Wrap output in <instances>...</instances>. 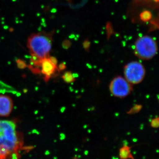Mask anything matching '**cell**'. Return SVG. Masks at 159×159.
Returning <instances> with one entry per match:
<instances>
[{
  "instance_id": "obj_1",
  "label": "cell",
  "mask_w": 159,
  "mask_h": 159,
  "mask_svg": "<svg viewBox=\"0 0 159 159\" xmlns=\"http://www.w3.org/2000/svg\"><path fill=\"white\" fill-rule=\"evenodd\" d=\"M22 145L15 123L0 120V159H17Z\"/></svg>"
},
{
  "instance_id": "obj_2",
  "label": "cell",
  "mask_w": 159,
  "mask_h": 159,
  "mask_svg": "<svg viewBox=\"0 0 159 159\" xmlns=\"http://www.w3.org/2000/svg\"><path fill=\"white\" fill-rule=\"evenodd\" d=\"M54 31H44L33 33L29 36L27 47L31 53L32 61L36 66H40L43 59L50 57Z\"/></svg>"
},
{
  "instance_id": "obj_3",
  "label": "cell",
  "mask_w": 159,
  "mask_h": 159,
  "mask_svg": "<svg viewBox=\"0 0 159 159\" xmlns=\"http://www.w3.org/2000/svg\"><path fill=\"white\" fill-rule=\"evenodd\" d=\"M157 51L156 42L150 36H142L135 43L134 54L139 59L144 60L151 59L156 55Z\"/></svg>"
},
{
  "instance_id": "obj_4",
  "label": "cell",
  "mask_w": 159,
  "mask_h": 159,
  "mask_svg": "<svg viewBox=\"0 0 159 159\" xmlns=\"http://www.w3.org/2000/svg\"><path fill=\"white\" fill-rule=\"evenodd\" d=\"M145 67L142 63L139 61H131L124 67V78L132 85L139 84L145 78Z\"/></svg>"
},
{
  "instance_id": "obj_5",
  "label": "cell",
  "mask_w": 159,
  "mask_h": 159,
  "mask_svg": "<svg viewBox=\"0 0 159 159\" xmlns=\"http://www.w3.org/2000/svg\"><path fill=\"white\" fill-rule=\"evenodd\" d=\"M109 90L111 93L114 97L123 98L127 97L132 92L133 85L124 77L117 76L110 84Z\"/></svg>"
},
{
  "instance_id": "obj_6",
  "label": "cell",
  "mask_w": 159,
  "mask_h": 159,
  "mask_svg": "<svg viewBox=\"0 0 159 159\" xmlns=\"http://www.w3.org/2000/svg\"><path fill=\"white\" fill-rule=\"evenodd\" d=\"M13 107V101L11 97L7 95H0V116H9Z\"/></svg>"
},
{
  "instance_id": "obj_7",
  "label": "cell",
  "mask_w": 159,
  "mask_h": 159,
  "mask_svg": "<svg viewBox=\"0 0 159 159\" xmlns=\"http://www.w3.org/2000/svg\"><path fill=\"white\" fill-rule=\"evenodd\" d=\"M57 66L51 61L49 57L41 61L40 66L41 67L42 73L45 76L46 80H48L57 70Z\"/></svg>"
},
{
  "instance_id": "obj_8",
  "label": "cell",
  "mask_w": 159,
  "mask_h": 159,
  "mask_svg": "<svg viewBox=\"0 0 159 159\" xmlns=\"http://www.w3.org/2000/svg\"><path fill=\"white\" fill-rule=\"evenodd\" d=\"M130 146H123L119 149V157L120 159H135L131 152Z\"/></svg>"
},
{
  "instance_id": "obj_9",
  "label": "cell",
  "mask_w": 159,
  "mask_h": 159,
  "mask_svg": "<svg viewBox=\"0 0 159 159\" xmlns=\"http://www.w3.org/2000/svg\"><path fill=\"white\" fill-rule=\"evenodd\" d=\"M62 79L67 83H71L75 81L76 78L74 77V74L72 72L67 71L62 75Z\"/></svg>"
},
{
  "instance_id": "obj_10",
  "label": "cell",
  "mask_w": 159,
  "mask_h": 159,
  "mask_svg": "<svg viewBox=\"0 0 159 159\" xmlns=\"http://www.w3.org/2000/svg\"><path fill=\"white\" fill-rule=\"evenodd\" d=\"M140 17L142 20L144 21H148L151 19V13L150 11H143L140 15Z\"/></svg>"
},
{
  "instance_id": "obj_11",
  "label": "cell",
  "mask_w": 159,
  "mask_h": 159,
  "mask_svg": "<svg viewBox=\"0 0 159 159\" xmlns=\"http://www.w3.org/2000/svg\"><path fill=\"white\" fill-rule=\"evenodd\" d=\"M150 125L152 127L154 128H158L159 126V117L154 118L152 119L150 122Z\"/></svg>"
},
{
  "instance_id": "obj_12",
  "label": "cell",
  "mask_w": 159,
  "mask_h": 159,
  "mask_svg": "<svg viewBox=\"0 0 159 159\" xmlns=\"http://www.w3.org/2000/svg\"><path fill=\"white\" fill-rule=\"evenodd\" d=\"M141 108H142V106H141L135 105L128 112V114H133L136 113L138 112L141 109Z\"/></svg>"
},
{
  "instance_id": "obj_13",
  "label": "cell",
  "mask_w": 159,
  "mask_h": 159,
  "mask_svg": "<svg viewBox=\"0 0 159 159\" xmlns=\"http://www.w3.org/2000/svg\"><path fill=\"white\" fill-rule=\"evenodd\" d=\"M66 68V66L65 64L61 63L59 66V69L60 70H63Z\"/></svg>"
},
{
  "instance_id": "obj_14",
  "label": "cell",
  "mask_w": 159,
  "mask_h": 159,
  "mask_svg": "<svg viewBox=\"0 0 159 159\" xmlns=\"http://www.w3.org/2000/svg\"><path fill=\"white\" fill-rule=\"evenodd\" d=\"M122 144H123V146H127L129 145L128 142L127 140H124L122 142Z\"/></svg>"
},
{
  "instance_id": "obj_15",
  "label": "cell",
  "mask_w": 159,
  "mask_h": 159,
  "mask_svg": "<svg viewBox=\"0 0 159 159\" xmlns=\"http://www.w3.org/2000/svg\"><path fill=\"white\" fill-rule=\"evenodd\" d=\"M89 151L88 150H85V151L84 152V154L86 156H87L89 154Z\"/></svg>"
},
{
  "instance_id": "obj_16",
  "label": "cell",
  "mask_w": 159,
  "mask_h": 159,
  "mask_svg": "<svg viewBox=\"0 0 159 159\" xmlns=\"http://www.w3.org/2000/svg\"><path fill=\"white\" fill-rule=\"evenodd\" d=\"M138 139H133V142H136L138 141Z\"/></svg>"
},
{
  "instance_id": "obj_17",
  "label": "cell",
  "mask_w": 159,
  "mask_h": 159,
  "mask_svg": "<svg viewBox=\"0 0 159 159\" xmlns=\"http://www.w3.org/2000/svg\"><path fill=\"white\" fill-rule=\"evenodd\" d=\"M73 159H78V158H77V155H75V157H74L73 158Z\"/></svg>"
},
{
  "instance_id": "obj_18",
  "label": "cell",
  "mask_w": 159,
  "mask_h": 159,
  "mask_svg": "<svg viewBox=\"0 0 159 159\" xmlns=\"http://www.w3.org/2000/svg\"><path fill=\"white\" fill-rule=\"evenodd\" d=\"M112 159H119L118 157H112Z\"/></svg>"
},
{
  "instance_id": "obj_19",
  "label": "cell",
  "mask_w": 159,
  "mask_h": 159,
  "mask_svg": "<svg viewBox=\"0 0 159 159\" xmlns=\"http://www.w3.org/2000/svg\"><path fill=\"white\" fill-rule=\"evenodd\" d=\"M75 150L77 151V150H78V149H77V148H76V149H75Z\"/></svg>"
},
{
  "instance_id": "obj_20",
  "label": "cell",
  "mask_w": 159,
  "mask_h": 159,
  "mask_svg": "<svg viewBox=\"0 0 159 159\" xmlns=\"http://www.w3.org/2000/svg\"><path fill=\"white\" fill-rule=\"evenodd\" d=\"M157 152H159V151L157 150Z\"/></svg>"
}]
</instances>
